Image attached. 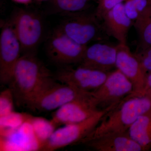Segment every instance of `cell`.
<instances>
[{
    "label": "cell",
    "mask_w": 151,
    "mask_h": 151,
    "mask_svg": "<svg viewBox=\"0 0 151 151\" xmlns=\"http://www.w3.org/2000/svg\"><path fill=\"white\" fill-rule=\"evenodd\" d=\"M117 49L116 68L131 81L134 86V92L128 96H140L145 87L147 73L127 44L119 43Z\"/></svg>",
    "instance_id": "11"
},
{
    "label": "cell",
    "mask_w": 151,
    "mask_h": 151,
    "mask_svg": "<svg viewBox=\"0 0 151 151\" xmlns=\"http://www.w3.org/2000/svg\"><path fill=\"white\" fill-rule=\"evenodd\" d=\"M90 0H50L52 11L65 16L86 11Z\"/></svg>",
    "instance_id": "20"
},
{
    "label": "cell",
    "mask_w": 151,
    "mask_h": 151,
    "mask_svg": "<svg viewBox=\"0 0 151 151\" xmlns=\"http://www.w3.org/2000/svg\"><path fill=\"white\" fill-rule=\"evenodd\" d=\"M89 95L60 83L54 78L31 97L25 106L38 112L55 111L72 100Z\"/></svg>",
    "instance_id": "4"
},
{
    "label": "cell",
    "mask_w": 151,
    "mask_h": 151,
    "mask_svg": "<svg viewBox=\"0 0 151 151\" xmlns=\"http://www.w3.org/2000/svg\"><path fill=\"white\" fill-rule=\"evenodd\" d=\"M138 37L137 51H139L151 46V19L134 25Z\"/></svg>",
    "instance_id": "21"
},
{
    "label": "cell",
    "mask_w": 151,
    "mask_h": 151,
    "mask_svg": "<svg viewBox=\"0 0 151 151\" xmlns=\"http://www.w3.org/2000/svg\"><path fill=\"white\" fill-rule=\"evenodd\" d=\"M144 95L151 97V73L147 75L145 87L140 96Z\"/></svg>",
    "instance_id": "25"
},
{
    "label": "cell",
    "mask_w": 151,
    "mask_h": 151,
    "mask_svg": "<svg viewBox=\"0 0 151 151\" xmlns=\"http://www.w3.org/2000/svg\"><path fill=\"white\" fill-rule=\"evenodd\" d=\"M151 110V97L128 96L109 111L97 127L81 142L84 143L105 134L125 133L139 117Z\"/></svg>",
    "instance_id": "2"
},
{
    "label": "cell",
    "mask_w": 151,
    "mask_h": 151,
    "mask_svg": "<svg viewBox=\"0 0 151 151\" xmlns=\"http://www.w3.org/2000/svg\"><path fill=\"white\" fill-rule=\"evenodd\" d=\"M84 144L97 151H144L128 132L100 135Z\"/></svg>",
    "instance_id": "15"
},
{
    "label": "cell",
    "mask_w": 151,
    "mask_h": 151,
    "mask_svg": "<svg viewBox=\"0 0 151 151\" xmlns=\"http://www.w3.org/2000/svg\"><path fill=\"white\" fill-rule=\"evenodd\" d=\"M29 122L38 144V150H40L41 147L56 129V127L51 120L48 121L40 117L31 116Z\"/></svg>",
    "instance_id": "18"
},
{
    "label": "cell",
    "mask_w": 151,
    "mask_h": 151,
    "mask_svg": "<svg viewBox=\"0 0 151 151\" xmlns=\"http://www.w3.org/2000/svg\"><path fill=\"white\" fill-rule=\"evenodd\" d=\"M87 47L76 42L56 28L47 39L46 52L52 62L66 66L80 64Z\"/></svg>",
    "instance_id": "8"
},
{
    "label": "cell",
    "mask_w": 151,
    "mask_h": 151,
    "mask_svg": "<svg viewBox=\"0 0 151 151\" xmlns=\"http://www.w3.org/2000/svg\"><path fill=\"white\" fill-rule=\"evenodd\" d=\"M90 101L89 95L72 100L55 111L51 122L55 127L84 121L98 111Z\"/></svg>",
    "instance_id": "12"
},
{
    "label": "cell",
    "mask_w": 151,
    "mask_h": 151,
    "mask_svg": "<svg viewBox=\"0 0 151 151\" xmlns=\"http://www.w3.org/2000/svg\"><path fill=\"white\" fill-rule=\"evenodd\" d=\"M9 22L20 44L22 55L36 54L44 32L40 16L33 11L17 9L14 11Z\"/></svg>",
    "instance_id": "5"
},
{
    "label": "cell",
    "mask_w": 151,
    "mask_h": 151,
    "mask_svg": "<svg viewBox=\"0 0 151 151\" xmlns=\"http://www.w3.org/2000/svg\"><path fill=\"white\" fill-rule=\"evenodd\" d=\"M134 54L140 62L147 75L151 73V46L141 51L136 52Z\"/></svg>",
    "instance_id": "23"
},
{
    "label": "cell",
    "mask_w": 151,
    "mask_h": 151,
    "mask_svg": "<svg viewBox=\"0 0 151 151\" xmlns=\"http://www.w3.org/2000/svg\"><path fill=\"white\" fill-rule=\"evenodd\" d=\"M21 47L9 21L3 24L0 36V81L9 84L20 58Z\"/></svg>",
    "instance_id": "10"
},
{
    "label": "cell",
    "mask_w": 151,
    "mask_h": 151,
    "mask_svg": "<svg viewBox=\"0 0 151 151\" xmlns=\"http://www.w3.org/2000/svg\"><path fill=\"white\" fill-rule=\"evenodd\" d=\"M102 1H103V0H96V1H97V3H98V4H99V3L101 2Z\"/></svg>",
    "instance_id": "27"
},
{
    "label": "cell",
    "mask_w": 151,
    "mask_h": 151,
    "mask_svg": "<svg viewBox=\"0 0 151 151\" xmlns=\"http://www.w3.org/2000/svg\"><path fill=\"white\" fill-rule=\"evenodd\" d=\"M134 92L131 81L120 70L111 71L102 85L90 93L89 99L99 110L116 107Z\"/></svg>",
    "instance_id": "7"
},
{
    "label": "cell",
    "mask_w": 151,
    "mask_h": 151,
    "mask_svg": "<svg viewBox=\"0 0 151 151\" xmlns=\"http://www.w3.org/2000/svg\"><path fill=\"white\" fill-rule=\"evenodd\" d=\"M128 133L144 151L151 149V110L140 116L131 126Z\"/></svg>",
    "instance_id": "16"
},
{
    "label": "cell",
    "mask_w": 151,
    "mask_h": 151,
    "mask_svg": "<svg viewBox=\"0 0 151 151\" xmlns=\"http://www.w3.org/2000/svg\"><path fill=\"white\" fill-rule=\"evenodd\" d=\"M12 1L22 4H28L31 2L32 0H12Z\"/></svg>",
    "instance_id": "26"
},
{
    "label": "cell",
    "mask_w": 151,
    "mask_h": 151,
    "mask_svg": "<svg viewBox=\"0 0 151 151\" xmlns=\"http://www.w3.org/2000/svg\"><path fill=\"white\" fill-rule=\"evenodd\" d=\"M126 0H103L98 4L95 13L97 16L101 20L103 14L113 8L115 6L125 2Z\"/></svg>",
    "instance_id": "24"
},
{
    "label": "cell",
    "mask_w": 151,
    "mask_h": 151,
    "mask_svg": "<svg viewBox=\"0 0 151 151\" xmlns=\"http://www.w3.org/2000/svg\"><path fill=\"white\" fill-rule=\"evenodd\" d=\"M101 20L108 35L116 39L119 43L127 44V35L133 21L126 13L124 3L106 12Z\"/></svg>",
    "instance_id": "14"
},
{
    "label": "cell",
    "mask_w": 151,
    "mask_h": 151,
    "mask_svg": "<svg viewBox=\"0 0 151 151\" xmlns=\"http://www.w3.org/2000/svg\"><path fill=\"white\" fill-rule=\"evenodd\" d=\"M14 98L9 88L3 90L0 94V118L14 111Z\"/></svg>",
    "instance_id": "22"
},
{
    "label": "cell",
    "mask_w": 151,
    "mask_h": 151,
    "mask_svg": "<svg viewBox=\"0 0 151 151\" xmlns=\"http://www.w3.org/2000/svg\"><path fill=\"white\" fill-rule=\"evenodd\" d=\"M35 54H23L17 63L9 87L19 106H25L28 100L54 78Z\"/></svg>",
    "instance_id": "1"
},
{
    "label": "cell",
    "mask_w": 151,
    "mask_h": 151,
    "mask_svg": "<svg viewBox=\"0 0 151 151\" xmlns=\"http://www.w3.org/2000/svg\"><path fill=\"white\" fill-rule=\"evenodd\" d=\"M114 108L98 111L84 121L65 125L56 129L40 150L55 151L73 144L81 143L95 129L105 115Z\"/></svg>",
    "instance_id": "6"
},
{
    "label": "cell",
    "mask_w": 151,
    "mask_h": 151,
    "mask_svg": "<svg viewBox=\"0 0 151 151\" xmlns=\"http://www.w3.org/2000/svg\"><path fill=\"white\" fill-rule=\"evenodd\" d=\"M125 11L132 21L141 22L151 18V0H126Z\"/></svg>",
    "instance_id": "17"
},
{
    "label": "cell",
    "mask_w": 151,
    "mask_h": 151,
    "mask_svg": "<svg viewBox=\"0 0 151 151\" xmlns=\"http://www.w3.org/2000/svg\"><path fill=\"white\" fill-rule=\"evenodd\" d=\"M117 52V45L101 42L94 44L87 47L79 65L109 73L116 68Z\"/></svg>",
    "instance_id": "13"
},
{
    "label": "cell",
    "mask_w": 151,
    "mask_h": 151,
    "mask_svg": "<svg viewBox=\"0 0 151 151\" xmlns=\"http://www.w3.org/2000/svg\"><path fill=\"white\" fill-rule=\"evenodd\" d=\"M109 73L79 65L76 68L66 65L58 70L54 77L60 83L67 84L82 93L89 94L104 83Z\"/></svg>",
    "instance_id": "9"
},
{
    "label": "cell",
    "mask_w": 151,
    "mask_h": 151,
    "mask_svg": "<svg viewBox=\"0 0 151 151\" xmlns=\"http://www.w3.org/2000/svg\"><path fill=\"white\" fill-rule=\"evenodd\" d=\"M31 116L14 111L11 114L0 118L1 137H5L18 129L29 121Z\"/></svg>",
    "instance_id": "19"
},
{
    "label": "cell",
    "mask_w": 151,
    "mask_h": 151,
    "mask_svg": "<svg viewBox=\"0 0 151 151\" xmlns=\"http://www.w3.org/2000/svg\"><path fill=\"white\" fill-rule=\"evenodd\" d=\"M57 29L81 45L103 40L105 35H108L95 12L89 13L84 11L67 15Z\"/></svg>",
    "instance_id": "3"
},
{
    "label": "cell",
    "mask_w": 151,
    "mask_h": 151,
    "mask_svg": "<svg viewBox=\"0 0 151 151\" xmlns=\"http://www.w3.org/2000/svg\"><path fill=\"white\" fill-rule=\"evenodd\" d=\"M38 1H45V0H38Z\"/></svg>",
    "instance_id": "28"
}]
</instances>
